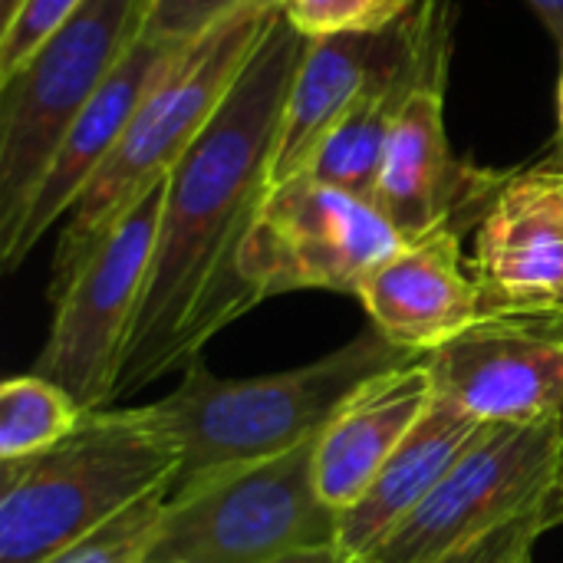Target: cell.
I'll return each mask as SVG.
<instances>
[{
  "label": "cell",
  "mask_w": 563,
  "mask_h": 563,
  "mask_svg": "<svg viewBox=\"0 0 563 563\" xmlns=\"http://www.w3.org/2000/svg\"><path fill=\"white\" fill-rule=\"evenodd\" d=\"M416 10V0H280V13L307 36L386 33Z\"/></svg>",
  "instance_id": "cell-21"
},
{
  "label": "cell",
  "mask_w": 563,
  "mask_h": 563,
  "mask_svg": "<svg viewBox=\"0 0 563 563\" xmlns=\"http://www.w3.org/2000/svg\"><path fill=\"white\" fill-rule=\"evenodd\" d=\"M525 317H531L538 327H544L548 333H554V336L563 340V307H554V310H531Z\"/></svg>",
  "instance_id": "cell-28"
},
{
  "label": "cell",
  "mask_w": 563,
  "mask_h": 563,
  "mask_svg": "<svg viewBox=\"0 0 563 563\" xmlns=\"http://www.w3.org/2000/svg\"><path fill=\"white\" fill-rule=\"evenodd\" d=\"M561 125H563V79H561Z\"/></svg>",
  "instance_id": "cell-30"
},
{
  "label": "cell",
  "mask_w": 563,
  "mask_h": 563,
  "mask_svg": "<svg viewBox=\"0 0 563 563\" xmlns=\"http://www.w3.org/2000/svg\"><path fill=\"white\" fill-rule=\"evenodd\" d=\"M563 462V419L485 426L439 488L363 563H439L544 505Z\"/></svg>",
  "instance_id": "cell-10"
},
{
  "label": "cell",
  "mask_w": 563,
  "mask_h": 563,
  "mask_svg": "<svg viewBox=\"0 0 563 563\" xmlns=\"http://www.w3.org/2000/svg\"><path fill=\"white\" fill-rule=\"evenodd\" d=\"M528 7L538 13V20L558 40V46H561L563 53V0H528Z\"/></svg>",
  "instance_id": "cell-26"
},
{
  "label": "cell",
  "mask_w": 563,
  "mask_h": 563,
  "mask_svg": "<svg viewBox=\"0 0 563 563\" xmlns=\"http://www.w3.org/2000/svg\"><path fill=\"white\" fill-rule=\"evenodd\" d=\"M544 505L508 521L505 528L459 548L455 554L442 558L439 563H525L531 558V548L534 541L544 534Z\"/></svg>",
  "instance_id": "cell-24"
},
{
  "label": "cell",
  "mask_w": 563,
  "mask_h": 563,
  "mask_svg": "<svg viewBox=\"0 0 563 563\" xmlns=\"http://www.w3.org/2000/svg\"><path fill=\"white\" fill-rule=\"evenodd\" d=\"M271 563H360L353 561L350 554H343L336 544H330V548H303V551H294V554H284V558H277V561Z\"/></svg>",
  "instance_id": "cell-25"
},
{
  "label": "cell",
  "mask_w": 563,
  "mask_h": 563,
  "mask_svg": "<svg viewBox=\"0 0 563 563\" xmlns=\"http://www.w3.org/2000/svg\"><path fill=\"white\" fill-rule=\"evenodd\" d=\"M317 439L172 488L148 563H271L336 544L340 511L313 475Z\"/></svg>",
  "instance_id": "cell-5"
},
{
  "label": "cell",
  "mask_w": 563,
  "mask_h": 563,
  "mask_svg": "<svg viewBox=\"0 0 563 563\" xmlns=\"http://www.w3.org/2000/svg\"><path fill=\"white\" fill-rule=\"evenodd\" d=\"M175 475L178 449L152 406L89 409L53 449L0 462V563H43Z\"/></svg>",
  "instance_id": "cell-3"
},
{
  "label": "cell",
  "mask_w": 563,
  "mask_h": 563,
  "mask_svg": "<svg viewBox=\"0 0 563 563\" xmlns=\"http://www.w3.org/2000/svg\"><path fill=\"white\" fill-rule=\"evenodd\" d=\"M168 495H172V485L155 488L152 495L125 508L119 518L66 544L63 551H56L43 563H148V551H152Z\"/></svg>",
  "instance_id": "cell-20"
},
{
  "label": "cell",
  "mask_w": 563,
  "mask_h": 563,
  "mask_svg": "<svg viewBox=\"0 0 563 563\" xmlns=\"http://www.w3.org/2000/svg\"><path fill=\"white\" fill-rule=\"evenodd\" d=\"M558 525H563V462L554 485H551V492H548V498H544V528L551 531Z\"/></svg>",
  "instance_id": "cell-27"
},
{
  "label": "cell",
  "mask_w": 563,
  "mask_h": 563,
  "mask_svg": "<svg viewBox=\"0 0 563 563\" xmlns=\"http://www.w3.org/2000/svg\"><path fill=\"white\" fill-rule=\"evenodd\" d=\"M402 244L373 201L297 175L267 191L241 251V277L257 303L290 290L356 297Z\"/></svg>",
  "instance_id": "cell-9"
},
{
  "label": "cell",
  "mask_w": 563,
  "mask_h": 563,
  "mask_svg": "<svg viewBox=\"0 0 563 563\" xmlns=\"http://www.w3.org/2000/svg\"><path fill=\"white\" fill-rule=\"evenodd\" d=\"M86 0H3L0 79L13 76L33 49L49 40Z\"/></svg>",
  "instance_id": "cell-22"
},
{
  "label": "cell",
  "mask_w": 563,
  "mask_h": 563,
  "mask_svg": "<svg viewBox=\"0 0 563 563\" xmlns=\"http://www.w3.org/2000/svg\"><path fill=\"white\" fill-rule=\"evenodd\" d=\"M525 563H531V558H528V561H525Z\"/></svg>",
  "instance_id": "cell-31"
},
{
  "label": "cell",
  "mask_w": 563,
  "mask_h": 563,
  "mask_svg": "<svg viewBox=\"0 0 563 563\" xmlns=\"http://www.w3.org/2000/svg\"><path fill=\"white\" fill-rule=\"evenodd\" d=\"M435 393L488 426L563 419V340L525 313H485L429 353Z\"/></svg>",
  "instance_id": "cell-11"
},
{
  "label": "cell",
  "mask_w": 563,
  "mask_h": 563,
  "mask_svg": "<svg viewBox=\"0 0 563 563\" xmlns=\"http://www.w3.org/2000/svg\"><path fill=\"white\" fill-rule=\"evenodd\" d=\"M178 49L181 46L162 43L152 36H139L129 46V53L112 69L106 86L96 92V99L79 112V119L63 135L43 181L36 185L16 224L7 234H0L3 271H16L26 261V254L46 238V231L69 214L76 198L86 191V185L96 178V172L106 165V158L119 145L139 102L145 99L152 82L168 69Z\"/></svg>",
  "instance_id": "cell-12"
},
{
  "label": "cell",
  "mask_w": 563,
  "mask_h": 563,
  "mask_svg": "<svg viewBox=\"0 0 563 563\" xmlns=\"http://www.w3.org/2000/svg\"><path fill=\"white\" fill-rule=\"evenodd\" d=\"M548 165H551V172L558 175V181L563 185V162H558V165H554V162H548Z\"/></svg>",
  "instance_id": "cell-29"
},
{
  "label": "cell",
  "mask_w": 563,
  "mask_h": 563,
  "mask_svg": "<svg viewBox=\"0 0 563 563\" xmlns=\"http://www.w3.org/2000/svg\"><path fill=\"white\" fill-rule=\"evenodd\" d=\"M485 426L488 422H478L459 402L435 393L432 406L379 468L366 495L340 515L336 548L353 561H366L439 488Z\"/></svg>",
  "instance_id": "cell-17"
},
{
  "label": "cell",
  "mask_w": 563,
  "mask_h": 563,
  "mask_svg": "<svg viewBox=\"0 0 563 563\" xmlns=\"http://www.w3.org/2000/svg\"><path fill=\"white\" fill-rule=\"evenodd\" d=\"M303 49L307 36L277 13L214 119L168 172L112 402L188 366L211 336L257 307L241 277V251L271 191L280 115Z\"/></svg>",
  "instance_id": "cell-1"
},
{
  "label": "cell",
  "mask_w": 563,
  "mask_h": 563,
  "mask_svg": "<svg viewBox=\"0 0 563 563\" xmlns=\"http://www.w3.org/2000/svg\"><path fill=\"white\" fill-rule=\"evenodd\" d=\"M165 185L168 175L152 181L66 277L49 280L53 320L33 373L63 386L86 412L112 406L122 346L148 277Z\"/></svg>",
  "instance_id": "cell-8"
},
{
  "label": "cell",
  "mask_w": 563,
  "mask_h": 563,
  "mask_svg": "<svg viewBox=\"0 0 563 563\" xmlns=\"http://www.w3.org/2000/svg\"><path fill=\"white\" fill-rule=\"evenodd\" d=\"M148 0H86L33 56L0 79V234H7L69 125L142 36Z\"/></svg>",
  "instance_id": "cell-6"
},
{
  "label": "cell",
  "mask_w": 563,
  "mask_h": 563,
  "mask_svg": "<svg viewBox=\"0 0 563 563\" xmlns=\"http://www.w3.org/2000/svg\"><path fill=\"white\" fill-rule=\"evenodd\" d=\"M462 228L445 224L406 241L360 287L373 330L412 353H435L478 320H485V290L462 261Z\"/></svg>",
  "instance_id": "cell-13"
},
{
  "label": "cell",
  "mask_w": 563,
  "mask_h": 563,
  "mask_svg": "<svg viewBox=\"0 0 563 563\" xmlns=\"http://www.w3.org/2000/svg\"><path fill=\"white\" fill-rule=\"evenodd\" d=\"M86 409L40 373L10 376L0 386V462L40 455L63 442Z\"/></svg>",
  "instance_id": "cell-19"
},
{
  "label": "cell",
  "mask_w": 563,
  "mask_h": 563,
  "mask_svg": "<svg viewBox=\"0 0 563 563\" xmlns=\"http://www.w3.org/2000/svg\"><path fill=\"white\" fill-rule=\"evenodd\" d=\"M488 313L563 307V185L551 165L508 175L478 228Z\"/></svg>",
  "instance_id": "cell-14"
},
{
  "label": "cell",
  "mask_w": 563,
  "mask_h": 563,
  "mask_svg": "<svg viewBox=\"0 0 563 563\" xmlns=\"http://www.w3.org/2000/svg\"><path fill=\"white\" fill-rule=\"evenodd\" d=\"M409 86L389 135L376 208L406 238L455 224L482 198H495L508 175L478 172L452 155L445 132V86L452 66V3L422 0L402 20Z\"/></svg>",
  "instance_id": "cell-7"
},
{
  "label": "cell",
  "mask_w": 563,
  "mask_h": 563,
  "mask_svg": "<svg viewBox=\"0 0 563 563\" xmlns=\"http://www.w3.org/2000/svg\"><path fill=\"white\" fill-rule=\"evenodd\" d=\"M280 7V0H148L142 36L188 46L234 13Z\"/></svg>",
  "instance_id": "cell-23"
},
{
  "label": "cell",
  "mask_w": 563,
  "mask_h": 563,
  "mask_svg": "<svg viewBox=\"0 0 563 563\" xmlns=\"http://www.w3.org/2000/svg\"><path fill=\"white\" fill-rule=\"evenodd\" d=\"M277 13L280 7L234 13L178 49L139 102L106 165L69 208L53 254V280L66 277L112 231L135 198L181 162L221 109Z\"/></svg>",
  "instance_id": "cell-4"
},
{
  "label": "cell",
  "mask_w": 563,
  "mask_h": 563,
  "mask_svg": "<svg viewBox=\"0 0 563 563\" xmlns=\"http://www.w3.org/2000/svg\"><path fill=\"white\" fill-rule=\"evenodd\" d=\"M399 36H402V23H399ZM406 86H409V59H406V36H402L396 59L366 82V89L356 96V102L346 109L340 125L323 142L307 175L336 185L356 198L376 201L389 135L399 119Z\"/></svg>",
  "instance_id": "cell-18"
},
{
  "label": "cell",
  "mask_w": 563,
  "mask_h": 563,
  "mask_svg": "<svg viewBox=\"0 0 563 563\" xmlns=\"http://www.w3.org/2000/svg\"><path fill=\"white\" fill-rule=\"evenodd\" d=\"M399 43V26L386 33H343L307 40L280 115L267 181L271 188H280L313 168L330 132L340 125V119L366 89V82L396 59Z\"/></svg>",
  "instance_id": "cell-16"
},
{
  "label": "cell",
  "mask_w": 563,
  "mask_h": 563,
  "mask_svg": "<svg viewBox=\"0 0 563 563\" xmlns=\"http://www.w3.org/2000/svg\"><path fill=\"white\" fill-rule=\"evenodd\" d=\"M416 356L426 353L402 350L379 330H366L353 343L307 366L251 379L214 376L195 356L185 379L165 399L152 402L155 419L178 449V475L172 488L234 465L294 452L317 439L363 383Z\"/></svg>",
  "instance_id": "cell-2"
},
{
  "label": "cell",
  "mask_w": 563,
  "mask_h": 563,
  "mask_svg": "<svg viewBox=\"0 0 563 563\" xmlns=\"http://www.w3.org/2000/svg\"><path fill=\"white\" fill-rule=\"evenodd\" d=\"M435 399L429 353L363 383L317 439L313 475L333 511L353 508Z\"/></svg>",
  "instance_id": "cell-15"
}]
</instances>
